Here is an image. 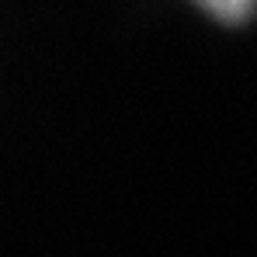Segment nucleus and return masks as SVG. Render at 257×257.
I'll return each mask as SVG.
<instances>
[{"label":"nucleus","mask_w":257,"mask_h":257,"mask_svg":"<svg viewBox=\"0 0 257 257\" xmlns=\"http://www.w3.org/2000/svg\"><path fill=\"white\" fill-rule=\"evenodd\" d=\"M195 4H202L219 21H243V18H250V11L257 7V0H195Z\"/></svg>","instance_id":"1"}]
</instances>
